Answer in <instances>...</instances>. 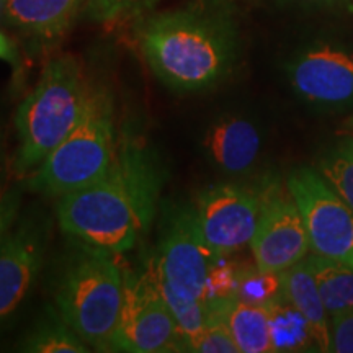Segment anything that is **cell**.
Returning a JSON list of instances; mask_svg holds the SVG:
<instances>
[{
    "label": "cell",
    "mask_w": 353,
    "mask_h": 353,
    "mask_svg": "<svg viewBox=\"0 0 353 353\" xmlns=\"http://www.w3.org/2000/svg\"><path fill=\"white\" fill-rule=\"evenodd\" d=\"M280 276L283 296L298 309L299 314L307 322L317 352H332L330 316L322 301L307 260L304 259L288 270L281 272Z\"/></svg>",
    "instance_id": "15"
},
{
    "label": "cell",
    "mask_w": 353,
    "mask_h": 353,
    "mask_svg": "<svg viewBox=\"0 0 353 353\" xmlns=\"http://www.w3.org/2000/svg\"><path fill=\"white\" fill-rule=\"evenodd\" d=\"M110 352H188L183 334L162 298L157 272L126 278L120 321L110 341Z\"/></svg>",
    "instance_id": "6"
},
{
    "label": "cell",
    "mask_w": 353,
    "mask_h": 353,
    "mask_svg": "<svg viewBox=\"0 0 353 353\" xmlns=\"http://www.w3.org/2000/svg\"><path fill=\"white\" fill-rule=\"evenodd\" d=\"M156 2L157 0H118V19L148 10Z\"/></svg>",
    "instance_id": "28"
},
{
    "label": "cell",
    "mask_w": 353,
    "mask_h": 353,
    "mask_svg": "<svg viewBox=\"0 0 353 353\" xmlns=\"http://www.w3.org/2000/svg\"><path fill=\"white\" fill-rule=\"evenodd\" d=\"M8 23L39 39H56L68 32L81 0H0Z\"/></svg>",
    "instance_id": "14"
},
{
    "label": "cell",
    "mask_w": 353,
    "mask_h": 353,
    "mask_svg": "<svg viewBox=\"0 0 353 353\" xmlns=\"http://www.w3.org/2000/svg\"><path fill=\"white\" fill-rule=\"evenodd\" d=\"M206 301L226 322L241 353L273 352L267 304L247 303L237 298H214Z\"/></svg>",
    "instance_id": "16"
},
{
    "label": "cell",
    "mask_w": 353,
    "mask_h": 353,
    "mask_svg": "<svg viewBox=\"0 0 353 353\" xmlns=\"http://www.w3.org/2000/svg\"><path fill=\"white\" fill-rule=\"evenodd\" d=\"M301 211L311 249L316 255L353 268V210L319 172L298 169L286 180Z\"/></svg>",
    "instance_id": "7"
},
{
    "label": "cell",
    "mask_w": 353,
    "mask_h": 353,
    "mask_svg": "<svg viewBox=\"0 0 353 353\" xmlns=\"http://www.w3.org/2000/svg\"><path fill=\"white\" fill-rule=\"evenodd\" d=\"M21 206V190L0 174V242L19 221Z\"/></svg>",
    "instance_id": "25"
},
{
    "label": "cell",
    "mask_w": 353,
    "mask_h": 353,
    "mask_svg": "<svg viewBox=\"0 0 353 353\" xmlns=\"http://www.w3.org/2000/svg\"><path fill=\"white\" fill-rule=\"evenodd\" d=\"M288 77L299 99L319 108L353 103V54L330 44L299 52L288 65Z\"/></svg>",
    "instance_id": "11"
},
{
    "label": "cell",
    "mask_w": 353,
    "mask_h": 353,
    "mask_svg": "<svg viewBox=\"0 0 353 353\" xmlns=\"http://www.w3.org/2000/svg\"><path fill=\"white\" fill-rule=\"evenodd\" d=\"M113 97L107 88L90 87L82 118L68 138L37 167L30 188L61 198L100 179L117 152Z\"/></svg>",
    "instance_id": "5"
},
{
    "label": "cell",
    "mask_w": 353,
    "mask_h": 353,
    "mask_svg": "<svg viewBox=\"0 0 353 353\" xmlns=\"http://www.w3.org/2000/svg\"><path fill=\"white\" fill-rule=\"evenodd\" d=\"M88 12L97 21L118 20V0H87Z\"/></svg>",
    "instance_id": "27"
},
{
    "label": "cell",
    "mask_w": 353,
    "mask_h": 353,
    "mask_svg": "<svg viewBox=\"0 0 353 353\" xmlns=\"http://www.w3.org/2000/svg\"><path fill=\"white\" fill-rule=\"evenodd\" d=\"M280 273L262 272L255 268H242L237 285V299L255 304H268L281 296Z\"/></svg>",
    "instance_id": "22"
},
{
    "label": "cell",
    "mask_w": 353,
    "mask_h": 353,
    "mask_svg": "<svg viewBox=\"0 0 353 353\" xmlns=\"http://www.w3.org/2000/svg\"><path fill=\"white\" fill-rule=\"evenodd\" d=\"M126 276L112 254L83 245L61 273L56 290L59 314L87 345L108 350L120 321Z\"/></svg>",
    "instance_id": "4"
},
{
    "label": "cell",
    "mask_w": 353,
    "mask_h": 353,
    "mask_svg": "<svg viewBox=\"0 0 353 353\" xmlns=\"http://www.w3.org/2000/svg\"><path fill=\"white\" fill-rule=\"evenodd\" d=\"M162 183L164 172L152 149L138 134L123 132L108 170L59 198V226L82 245L128 252L151 228Z\"/></svg>",
    "instance_id": "1"
},
{
    "label": "cell",
    "mask_w": 353,
    "mask_h": 353,
    "mask_svg": "<svg viewBox=\"0 0 353 353\" xmlns=\"http://www.w3.org/2000/svg\"><path fill=\"white\" fill-rule=\"evenodd\" d=\"M257 229L250 241L255 267L262 272L281 273L307 257L311 242L303 214L288 187L265 188Z\"/></svg>",
    "instance_id": "8"
},
{
    "label": "cell",
    "mask_w": 353,
    "mask_h": 353,
    "mask_svg": "<svg viewBox=\"0 0 353 353\" xmlns=\"http://www.w3.org/2000/svg\"><path fill=\"white\" fill-rule=\"evenodd\" d=\"M48 231L39 218L17 221L0 242V324L20 306L41 270Z\"/></svg>",
    "instance_id": "12"
},
{
    "label": "cell",
    "mask_w": 353,
    "mask_h": 353,
    "mask_svg": "<svg viewBox=\"0 0 353 353\" xmlns=\"http://www.w3.org/2000/svg\"><path fill=\"white\" fill-rule=\"evenodd\" d=\"M216 259L203 237L195 208L176 210L162 236L157 276L183 296L206 301V276Z\"/></svg>",
    "instance_id": "9"
},
{
    "label": "cell",
    "mask_w": 353,
    "mask_h": 353,
    "mask_svg": "<svg viewBox=\"0 0 353 353\" xmlns=\"http://www.w3.org/2000/svg\"><path fill=\"white\" fill-rule=\"evenodd\" d=\"M299 2H307V3H316V6H334V7H342L348 6V0H299Z\"/></svg>",
    "instance_id": "30"
},
{
    "label": "cell",
    "mask_w": 353,
    "mask_h": 353,
    "mask_svg": "<svg viewBox=\"0 0 353 353\" xmlns=\"http://www.w3.org/2000/svg\"><path fill=\"white\" fill-rule=\"evenodd\" d=\"M157 283L159 290L162 293V298H164L167 306H169L180 332L183 334L190 352L192 350V345L196 342V339L200 337L206 325V301L183 296V294L175 291L170 285H167L159 276Z\"/></svg>",
    "instance_id": "20"
},
{
    "label": "cell",
    "mask_w": 353,
    "mask_h": 353,
    "mask_svg": "<svg viewBox=\"0 0 353 353\" xmlns=\"http://www.w3.org/2000/svg\"><path fill=\"white\" fill-rule=\"evenodd\" d=\"M139 43L156 77L175 92L216 85L231 70L236 57L231 26L195 10L149 17L141 25Z\"/></svg>",
    "instance_id": "2"
},
{
    "label": "cell",
    "mask_w": 353,
    "mask_h": 353,
    "mask_svg": "<svg viewBox=\"0 0 353 353\" xmlns=\"http://www.w3.org/2000/svg\"><path fill=\"white\" fill-rule=\"evenodd\" d=\"M205 151L213 164L226 174L250 170L262 151V134L252 121L242 117H223L208 128Z\"/></svg>",
    "instance_id": "13"
},
{
    "label": "cell",
    "mask_w": 353,
    "mask_h": 353,
    "mask_svg": "<svg viewBox=\"0 0 353 353\" xmlns=\"http://www.w3.org/2000/svg\"><path fill=\"white\" fill-rule=\"evenodd\" d=\"M242 268L231 262H224L223 257H218L210 267L206 276L205 299L214 298H236L237 285H239Z\"/></svg>",
    "instance_id": "24"
},
{
    "label": "cell",
    "mask_w": 353,
    "mask_h": 353,
    "mask_svg": "<svg viewBox=\"0 0 353 353\" xmlns=\"http://www.w3.org/2000/svg\"><path fill=\"white\" fill-rule=\"evenodd\" d=\"M0 61H7L12 64L17 63L15 46L2 32H0Z\"/></svg>",
    "instance_id": "29"
},
{
    "label": "cell",
    "mask_w": 353,
    "mask_h": 353,
    "mask_svg": "<svg viewBox=\"0 0 353 353\" xmlns=\"http://www.w3.org/2000/svg\"><path fill=\"white\" fill-rule=\"evenodd\" d=\"M306 260L330 319L353 311V268L316 254Z\"/></svg>",
    "instance_id": "17"
},
{
    "label": "cell",
    "mask_w": 353,
    "mask_h": 353,
    "mask_svg": "<svg viewBox=\"0 0 353 353\" xmlns=\"http://www.w3.org/2000/svg\"><path fill=\"white\" fill-rule=\"evenodd\" d=\"M262 198L239 185H216L200 193L198 224L214 255L226 257L250 244L257 229Z\"/></svg>",
    "instance_id": "10"
},
{
    "label": "cell",
    "mask_w": 353,
    "mask_h": 353,
    "mask_svg": "<svg viewBox=\"0 0 353 353\" xmlns=\"http://www.w3.org/2000/svg\"><path fill=\"white\" fill-rule=\"evenodd\" d=\"M267 307L270 316L273 352H317L307 322L299 314L298 309L283 296V293L268 303Z\"/></svg>",
    "instance_id": "18"
},
{
    "label": "cell",
    "mask_w": 353,
    "mask_h": 353,
    "mask_svg": "<svg viewBox=\"0 0 353 353\" xmlns=\"http://www.w3.org/2000/svg\"><path fill=\"white\" fill-rule=\"evenodd\" d=\"M21 352L33 353H85L88 352L87 343L74 332L63 319L54 312H48L37 325L26 334L20 343Z\"/></svg>",
    "instance_id": "19"
},
{
    "label": "cell",
    "mask_w": 353,
    "mask_h": 353,
    "mask_svg": "<svg viewBox=\"0 0 353 353\" xmlns=\"http://www.w3.org/2000/svg\"><path fill=\"white\" fill-rule=\"evenodd\" d=\"M190 352L198 353H239L226 322L218 311L206 303V325Z\"/></svg>",
    "instance_id": "23"
},
{
    "label": "cell",
    "mask_w": 353,
    "mask_h": 353,
    "mask_svg": "<svg viewBox=\"0 0 353 353\" xmlns=\"http://www.w3.org/2000/svg\"><path fill=\"white\" fill-rule=\"evenodd\" d=\"M317 169L329 187L353 210V138L325 152Z\"/></svg>",
    "instance_id": "21"
},
{
    "label": "cell",
    "mask_w": 353,
    "mask_h": 353,
    "mask_svg": "<svg viewBox=\"0 0 353 353\" xmlns=\"http://www.w3.org/2000/svg\"><path fill=\"white\" fill-rule=\"evenodd\" d=\"M90 87L74 56L52 57L32 94L17 112V175H30L74 130L85 110Z\"/></svg>",
    "instance_id": "3"
},
{
    "label": "cell",
    "mask_w": 353,
    "mask_h": 353,
    "mask_svg": "<svg viewBox=\"0 0 353 353\" xmlns=\"http://www.w3.org/2000/svg\"><path fill=\"white\" fill-rule=\"evenodd\" d=\"M330 332H332V352L353 353V311L332 317Z\"/></svg>",
    "instance_id": "26"
}]
</instances>
